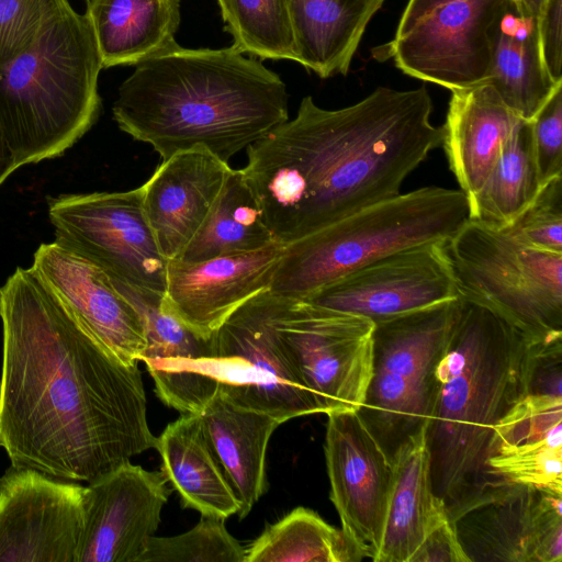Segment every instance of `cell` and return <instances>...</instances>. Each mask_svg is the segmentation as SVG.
<instances>
[{"mask_svg": "<svg viewBox=\"0 0 562 562\" xmlns=\"http://www.w3.org/2000/svg\"><path fill=\"white\" fill-rule=\"evenodd\" d=\"M0 447L11 465L90 482L156 437L138 363L91 338L32 267L0 286Z\"/></svg>", "mask_w": 562, "mask_h": 562, "instance_id": "6da1fadb", "label": "cell"}, {"mask_svg": "<svg viewBox=\"0 0 562 562\" xmlns=\"http://www.w3.org/2000/svg\"><path fill=\"white\" fill-rule=\"evenodd\" d=\"M425 87H379L327 110L311 95L246 148L243 171L276 241L288 245L401 193L405 179L441 145Z\"/></svg>", "mask_w": 562, "mask_h": 562, "instance_id": "7a4b0ae2", "label": "cell"}, {"mask_svg": "<svg viewBox=\"0 0 562 562\" xmlns=\"http://www.w3.org/2000/svg\"><path fill=\"white\" fill-rule=\"evenodd\" d=\"M288 101L283 80L256 57L176 43L136 65L112 112L162 160L201 148L228 162L289 119Z\"/></svg>", "mask_w": 562, "mask_h": 562, "instance_id": "3957f363", "label": "cell"}, {"mask_svg": "<svg viewBox=\"0 0 562 562\" xmlns=\"http://www.w3.org/2000/svg\"><path fill=\"white\" fill-rule=\"evenodd\" d=\"M540 342L491 308L459 297L434 369L425 429L432 488L450 520L501 485L487 467L494 429L528 393Z\"/></svg>", "mask_w": 562, "mask_h": 562, "instance_id": "277c9868", "label": "cell"}, {"mask_svg": "<svg viewBox=\"0 0 562 562\" xmlns=\"http://www.w3.org/2000/svg\"><path fill=\"white\" fill-rule=\"evenodd\" d=\"M101 69L89 20L69 2L0 67V128L20 167L63 155L93 126Z\"/></svg>", "mask_w": 562, "mask_h": 562, "instance_id": "5b68a950", "label": "cell"}, {"mask_svg": "<svg viewBox=\"0 0 562 562\" xmlns=\"http://www.w3.org/2000/svg\"><path fill=\"white\" fill-rule=\"evenodd\" d=\"M468 220L460 189L431 186L400 193L284 245L269 291L304 300L383 256L447 241Z\"/></svg>", "mask_w": 562, "mask_h": 562, "instance_id": "8992f818", "label": "cell"}, {"mask_svg": "<svg viewBox=\"0 0 562 562\" xmlns=\"http://www.w3.org/2000/svg\"><path fill=\"white\" fill-rule=\"evenodd\" d=\"M443 247L459 297L491 308L536 341L562 338V254L470 218Z\"/></svg>", "mask_w": 562, "mask_h": 562, "instance_id": "52a82bcc", "label": "cell"}, {"mask_svg": "<svg viewBox=\"0 0 562 562\" xmlns=\"http://www.w3.org/2000/svg\"><path fill=\"white\" fill-rule=\"evenodd\" d=\"M458 305L459 297L374 323L371 378L356 413L390 461L427 425L434 369Z\"/></svg>", "mask_w": 562, "mask_h": 562, "instance_id": "ba28073f", "label": "cell"}, {"mask_svg": "<svg viewBox=\"0 0 562 562\" xmlns=\"http://www.w3.org/2000/svg\"><path fill=\"white\" fill-rule=\"evenodd\" d=\"M284 297L265 291L240 305L211 336V374L232 402L280 424L321 414L279 334Z\"/></svg>", "mask_w": 562, "mask_h": 562, "instance_id": "9c48e42d", "label": "cell"}, {"mask_svg": "<svg viewBox=\"0 0 562 562\" xmlns=\"http://www.w3.org/2000/svg\"><path fill=\"white\" fill-rule=\"evenodd\" d=\"M507 0H408L375 58L450 91L486 82L492 31Z\"/></svg>", "mask_w": 562, "mask_h": 562, "instance_id": "30bf717a", "label": "cell"}, {"mask_svg": "<svg viewBox=\"0 0 562 562\" xmlns=\"http://www.w3.org/2000/svg\"><path fill=\"white\" fill-rule=\"evenodd\" d=\"M48 217L56 243L100 267L114 282L165 294L169 260L147 220L139 187L52 198Z\"/></svg>", "mask_w": 562, "mask_h": 562, "instance_id": "8fae6325", "label": "cell"}, {"mask_svg": "<svg viewBox=\"0 0 562 562\" xmlns=\"http://www.w3.org/2000/svg\"><path fill=\"white\" fill-rule=\"evenodd\" d=\"M277 326L321 414L357 412L372 372L374 323L284 297Z\"/></svg>", "mask_w": 562, "mask_h": 562, "instance_id": "7c38bea8", "label": "cell"}, {"mask_svg": "<svg viewBox=\"0 0 562 562\" xmlns=\"http://www.w3.org/2000/svg\"><path fill=\"white\" fill-rule=\"evenodd\" d=\"M451 522L469 562H562V493L506 482Z\"/></svg>", "mask_w": 562, "mask_h": 562, "instance_id": "4fadbf2b", "label": "cell"}, {"mask_svg": "<svg viewBox=\"0 0 562 562\" xmlns=\"http://www.w3.org/2000/svg\"><path fill=\"white\" fill-rule=\"evenodd\" d=\"M445 241L383 256L304 299L373 323L458 297Z\"/></svg>", "mask_w": 562, "mask_h": 562, "instance_id": "5bb4252c", "label": "cell"}, {"mask_svg": "<svg viewBox=\"0 0 562 562\" xmlns=\"http://www.w3.org/2000/svg\"><path fill=\"white\" fill-rule=\"evenodd\" d=\"M82 491L11 465L0 476V562H76Z\"/></svg>", "mask_w": 562, "mask_h": 562, "instance_id": "9a60e30c", "label": "cell"}, {"mask_svg": "<svg viewBox=\"0 0 562 562\" xmlns=\"http://www.w3.org/2000/svg\"><path fill=\"white\" fill-rule=\"evenodd\" d=\"M88 483L76 562H138L160 524L167 480L128 461Z\"/></svg>", "mask_w": 562, "mask_h": 562, "instance_id": "2e32d148", "label": "cell"}, {"mask_svg": "<svg viewBox=\"0 0 562 562\" xmlns=\"http://www.w3.org/2000/svg\"><path fill=\"white\" fill-rule=\"evenodd\" d=\"M324 454L329 498L363 559L376 555L392 482V463L353 411L327 414Z\"/></svg>", "mask_w": 562, "mask_h": 562, "instance_id": "e0dca14e", "label": "cell"}, {"mask_svg": "<svg viewBox=\"0 0 562 562\" xmlns=\"http://www.w3.org/2000/svg\"><path fill=\"white\" fill-rule=\"evenodd\" d=\"M31 267L91 338L125 363L140 361L142 316L100 267L56 241L42 244Z\"/></svg>", "mask_w": 562, "mask_h": 562, "instance_id": "ac0fdd59", "label": "cell"}, {"mask_svg": "<svg viewBox=\"0 0 562 562\" xmlns=\"http://www.w3.org/2000/svg\"><path fill=\"white\" fill-rule=\"evenodd\" d=\"M284 245L200 261H168L164 300L193 331L211 336L240 305L270 289Z\"/></svg>", "mask_w": 562, "mask_h": 562, "instance_id": "d6986e66", "label": "cell"}, {"mask_svg": "<svg viewBox=\"0 0 562 562\" xmlns=\"http://www.w3.org/2000/svg\"><path fill=\"white\" fill-rule=\"evenodd\" d=\"M114 284L142 316L146 347L140 361L157 396L181 414L200 413L217 391L211 374V338L198 335L176 316L164 295Z\"/></svg>", "mask_w": 562, "mask_h": 562, "instance_id": "ffe728a7", "label": "cell"}, {"mask_svg": "<svg viewBox=\"0 0 562 562\" xmlns=\"http://www.w3.org/2000/svg\"><path fill=\"white\" fill-rule=\"evenodd\" d=\"M228 162L201 148L162 160L140 186L145 214L162 255L178 259L198 234L231 173Z\"/></svg>", "mask_w": 562, "mask_h": 562, "instance_id": "44dd1931", "label": "cell"}, {"mask_svg": "<svg viewBox=\"0 0 562 562\" xmlns=\"http://www.w3.org/2000/svg\"><path fill=\"white\" fill-rule=\"evenodd\" d=\"M522 120L488 82L451 91L441 145L467 198L481 188Z\"/></svg>", "mask_w": 562, "mask_h": 562, "instance_id": "7402d4cb", "label": "cell"}, {"mask_svg": "<svg viewBox=\"0 0 562 562\" xmlns=\"http://www.w3.org/2000/svg\"><path fill=\"white\" fill-rule=\"evenodd\" d=\"M425 429L402 445L391 461L392 482L374 562H411L429 532L450 519L432 488Z\"/></svg>", "mask_w": 562, "mask_h": 562, "instance_id": "603a6c76", "label": "cell"}, {"mask_svg": "<svg viewBox=\"0 0 562 562\" xmlns=\"http://www.w3.org/2000/svg\"><path fill=\"white\" fill-rule=\"evenodd\" d=\"M199 414L214 453L239 501L237 515L244 519L267 491L268 443L281 424L265 412L232 402L220 391Z\"/></svg>", "mask_w": 562, "mask_h": 562, "instance_id": "cb8c5ba5", "label": "cell"}, {"mask_svg": "<svg viewBox=\"0 0 562 562\" xmlns=\"http://www.w3.org/2000/svg\"><path fill=\"white\" fill-rule=\"evenodd\" d=\"M160 472L179 494L182 507L226 519L240 504L206 437L199 413L181 414L156 437Z\"/></svg>", "mask_w": 562, "mask_h": 562, "instance_id": "d4e9b609", "label": "cell"}, {"mask_svg": "<svg viewBox=\"0 0 562 562\" xmlns=\"http://www.w3.org/2000/svg\"><path fill=\"white\" fill-rule=\"evenodd\" d=\"M491 53L486 82L510 110L531 121L562 85L552 79L544 65L538 19L507 0L493 26Z\"/></svg>", "mask_w": 562, "mask_h": 562, "instance_id": "484cf974", "label": "cell"}, {"mask_svg": "<svg viewBox=\"0 0 562 562\" xmlns=\"http://www.w3.org/2000/svg\"><path fill=\"white\" fill-rule=\"evenodd\" d=\"M385 0H286L295 61L321 78L346 75Z\"/></svg>", "mask_w": 562, "mask_h": 562, "instance_id": "4316f807", "label": "cell"}, {"mask_svg": "<svg viewBox=\"0 0 562 562\" xmlns=\"http://www.w3.org/2000/svg\"><path fill=\"white\" fill-rule=\"evenodd\" d=\"M102 68L136 66L177 42L180 0H87Z\"/></svg>", "mask_w": 562, "mask_h": 562, "instance_id": "83f0119b", "label": "cell"}, {"mask_svg": "<svg viewBox=\"0 0 562 562\" xmlns=\"http://www.w3.org/2000/svg\"><path fill=\"white\" fill-rule=\"evenodd\" d=\"M274 241L243 169H232L205 222L178 259L200 261Z\"/></svg>", "mask_w": 562, "mask_h": 562, "instance_id": "f1b7e54d", "label": "cell"}, {"mask_svg": "<svg viewBox=\"0 0 562 562\" xmlns=\"http://www.w3.org/2000/svg\"><path fill=\"white\" fill-rule=\"evenodd\" d=\"M541 189L531 149L530 123L522 120L505 143L481 188L470 198L469 218L504 228L535 200Z\"/></svg>", "mask_w": 562, "mask_h": 562, "instance_id": "f546056e", "label": "cell"}, {"mask_svg": "<svg viewBox=\"0 0 562 562\" xmlns=\"http://www.w3.org/2000/svg\"><path fill=\"white\" fill-rule=\"evenodd\" d=\"M363 557L342 529L316 512L296 507L245 548V562H360Z\"/></svg>", "mask_w": 562, "mask_h": 562, "instance_id": "4dcf8cb0", "label": "cell"}, {"mask_svg": "<svg viewBox=\"0 0 562 562\" xmlns=\"http://www.w3.org/2000/svg\"><path fill=\"white\" fill-rule=\"evenodd\" d=\"M233 47L260 59L295 61L286 0H217Z\"/></svg>", "mask_w": 562, "mask_h": 562, "instance_id": "1f68e13d", "label": "cell"}, {"mask_svg": "<svg viewBox=\"0 0 562 562\" xmlns=\"http://www.w3.org/2000/svg\"><path fill=\"white\" fill-rule=\"evenodd\" d=\"M138 562H245V548L228 532L225 519L201 516L184 533L149 537Z\"/></svg>", "mask_w": 562, "mask_h": 562, "instance_id": "d6a6232c", "label": "cell"}, {"mask_svg": "<svg viewBox=\"0 0 562 562\" xmlns=\"http://www.w3.org/2000/svg\"><path fill=\"white\" fill-rule=\"evenodd\" d=\"M487 467L499 484L507 482L562 493V440L497 445Z\"/></svg>", "mask_w": 562, "mask_h": 562, "instance_id": "836d02e7", "label": "cell"}, {"mask_svg": "<svg viewBox=\"0 0 562 562\" xmlns=\"http://www.w3.org/2000/svg\"><path fill=\"white\" fill-rule=\"evenodd\" d=\"M543 440H562V396L527 393L497 423L493 449Z\"/></svg>", "mask_w": 562, "mask_h": 562, "instance_id": "e575fe53", "label": "cell"}, {"mask_svg": "<svg viewBox=\"0 0 562 562\" xmlns=\"http://www.w3.org/2000/svg\"><path fill=\"white\" fill-rule=\"evenodd\" d=\"M499 229L529 247L562 254V177L544 183L526 210Z\"/></svg>", "mask_w": 562, "mask_h": 562, "instance_id": "d590c367", "label": "cell"}, {"mask_svg": "<svg viewBox=\"0 0 562 562\" xmlns=\"http://www.w3.org/2000/svg\"><path fill=\"white\" fill-rule=\"evenodd\" d=\"M68 0H0V67L26 52Z\"/></svg>", "mask_w": 562, "mask_h": 562, "instance_id": "8d00e7d4", "label": "cell"}, {"mask_svg": "<svg viewBox=\"0 0 562 562\" xmlns=\"http://www.w3.org/2000/svg\"><path fill=\"white\" fill-rule=\"evenodd\" d=\"M530 123V139L541 187L562 177V85Z\"/></svg>", "mask_w": 562, "mask_h": 562, "instance_id": "74e56055", "label": "cell"}, {"mask_svg": "<svg viewBox=\"0 0 562 562\" xmlns=\"http://www.w3.org/2000/svg\"><path fill=\"white\" fill-rule=\"evenodd\" d=\"M562 0H547L538 18L540 48L548 72L562 82Z\"/></svg>", "mask_w": 562, "mask_h": 562, "instance_id": "f35d334b", "label": "cell"}, {"mask_svg": "<svg viewBox=\"0 0 562 562\" xmlns=\"http://www.w3.org/2000/svg\"><path fill=\"white\" fill-rule=\"evenodd\" d=\"M411 562H469L450 519L424 539Z\"/></svg>", "mask_w": 562, "mask_h": 562, "instance_id": "ab89813d", "label": "cell"}, {"mask_svg": "<svg viewBox=\"0 0 562 562\" xmlns=\"http://www.w3.org/2000/svg\"><path fill=\"white\" fill-rule=\"evenodd\" d=\"M19 167L16 157L0 128V186Z\"/></svg>", "mask_w": 562, "mask_h": 562, "instance_id": "60d3db41", "label": "cell"}, {"mask_svg": "<svg viewBox=\"0 0 562 562\" xmlns=\"http://www.w3.org/2000/svg\"><path fill=\"white\" fill-rule=\"evenodd\" d=\"M526 14L539 18L547 0H514Z\"/></svg>", "mask_w": 562, "mask_h": 562, "instance_id": "b9f144b4", "label": "cell"}]
</instances>
